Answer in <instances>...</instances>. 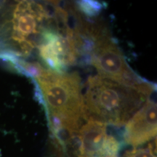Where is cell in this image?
Here are the masks:
<instances>
[{"instance_id":"1","label":"cell","mask_w":157,"mask_h":157,"mask_svg":"<svg viewBox=\"0 0 157 157\" xmlns=\"http://www.w3.org/2000/svg\"><path fill=\"white\" fill-rule=\"evenodd\" d=\"M34 82L51 131L59 143L66 147L77 134L82 121L87 120L79 76L48 69Z\"/></svg>"},{"instance_id":"2","label":"cell","mask_w":157,"mask_h":157,"mask_svg":"<svg viewBox=\"0 0 157 157\" xmlns=\"http://www.w3.org/2000/svg\"><path fill=\"white\" fill-rule=\"evenodd\" d=\"M149 95L98 75L87 82L84 103L87 119L121 126L148 100Z\"/></svg>"},{"instance_id":"3","label":"cell","mask_w":157,"mask_h":157,"mask_svg":"<svg viewBox=\"0 0 157 157\" xmlns=\"http://www.w3.org/2000/svg\"><path fill=\"white\" fill-rule=\"evenodd\" d=\"M90 61L102 78L149 96L154 91V84L140 77L129 67L120 49L107 33L96 40Z\"/></svg>"},{"instance_id":"4","label":"cell","mask_w":157,"mask_h":157,"mask_svg":"<svg viewBox=\"0 0 157 157\" xmlns=\"http://www.w3.org/2000/svg\"><path fill=\"white\" fill-rule=\"evenodd\" d=\"M50 19L42 5L22 1L15 5L11 19V38L18 44L21 53L28 55L37 48L44 29L42 23Z\"/></svg>"},{"instance_id":"5","label":"cell","mask_w":157,"mask_h":157,"mask_svg":"<svg viewBox=\"0 0 157 157\" xmlns=\"http://www.w3.org/2000/svg\"><path fill=\"white\" fill-rule=\"evenodd\" d=\"M37 48L49 69L58 73L65 72L68 66L74 64L78 56L73 40L52 28L43 29Z\"/></svg>"},{"instance_id":"6","label":"cell","mask_w":157,"mask_h":157,"mask_svg":"<svg viewBox=\"0 0 157 157\" xmlns=\"http://www.w3.org/2000/svg\"><path fill=\"white\" fill-rule=\"evenodd\" d=\"M156 103L148 100L127 122L124 143L136 147L151 140L156 135Z\"/></svg>"},{"instance_id":"7","label":"cell","mask_w":157,"mask_h":157,"mask_svg":"<svg viewBox=\"0 0 157 157\" xmlns=\"http://www.w3.org/2000/svg\"><path fill=\"white\" fill-rule=\"evenodd\" d=\"M107 124L89 119L80 127L77 134L78 157H97L106 144L109 135Z\"/></svg>"},{"instance_id":"8","label":"cell","mask_w":157,"mask_h":157,"mask_svg":"<svg viewBox=\"0 0 157 157\" xmlns=\"http://www.w3.org/2000/svg\"><path fill=\"white\" fill-rule=\"evenodd\" d=\"M121 143L116 137L109 135L105 148L97 157H119Z\"/></svg>"},{"instance_id":"9","label":"cell","mask_w":157,"mask_h":157,"mask_svg":"<svg viewBox=\"0 0 157 157\" xmlns=\"http://www.w3.org/2000/svg\"><path fill=\"white\" fill-rule=\"evenodd\" d=\"M77 5L78 9L88 16H95L103 9V5L95 1H79Z\"/></svg>"}]
</instances>
